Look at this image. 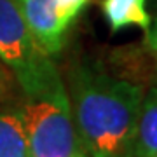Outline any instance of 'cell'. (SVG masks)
<instances>
[{
    "instance_id": "cell-1",
    "label": "cell",
    "mask_w": 157,
    "mask_h": 157,
    "mask_svg": "<svg viewBox=\"0 0 157 157\" xmlns=\"http://www.w3.org/2000/svg\"><path fill=\"white\" fill-rule=\"evenodd\" d=\"M70 110L87 157H135L145 89L93 65L68 73Z\"/></svg>"
},
{
    "instance_id": "cell-2",
    "label": "cell",
    "mask_w": 157,
    "mask_h": 157,
    "mask_svg": "<svg viewBox=\"0 0 157 157\" xmlns=\"http://www.w3.org/2000/svg\"><path fill=\"white\" fill-rule=\"evenodd\" d=\"M0 61L30 100L65 91L59 70L30 32L16 0H0Z\"/></svg>"
},
{
    "instance_id": "cell-3",
    "label": "cell",
    "mask_w": 157,
    "mask_h": 157,
    "mask_svg": "<svg viewBox=\"0 0 157 157\" xmlns=\"http://www.w3.org/2000/svg\"><path fill=\"white\" fill-rule=\"evenodd\" d=\"M32 157H87L72 119L67 89L23 105Z\"/></svg>"
},
{
    "instance_id": "cell-4",
    "label": "cell",
    "mask_w": 157,
    "mask_h": 157,
    "mask_svg": "<svg viewBox=\"0 0 157 157\" xmlns=\"http://www.w3.org/2000/svg\"><path fill=\"white\" fill-rule=\"evenodd\" d=\"M30 32L47 54L63 49L68 28L56 11V0H16Z\"/></svg>"
},
{
    "instance_id": "cell-5",
    "label": "cell",
    "mask_w": 157,
    "mask_h": 157,
    "mask_svg": "<svg viewBox=\"0 0 157 157\" xmlns=\"http://www.w3.org/2000/svg\"><path fill=\"white\" fill-rule=\"evenodd\" d=\"M117 61L113 70L119 77L128 78L136 84L157 86V19L145 30V37L140 44L115 52Z\"/></svg>"
},
{
    "instance_id": "cell-6",
    "label": "cell",
    "mask_w": 157,
    "mask_h": 157,
    "mask_svg": "<svg viewBox=\"0 0 157 157\" xmlns=\"http://www.w3.org/2000/svg\"><path fill=\"white\" fill-rule=\"evenodd\" d=\"M0 157H32L23 107L0 110Z\"/></svg>"
},
{
    "instance_id": "cell-7",
    "label": "cell",
    "mask_w": 157,
    "mask_h": 157,
    "mask_svg": "<svg viewBox=\"0 0 157 157\" xmlns=\"http://www.w3.org/2000/svg\"><path fill=\"white\" fill-rule=\"evenodd\" d=\"M101 12L113 33L129 26L147 30L152 23L147 0H103Z\"/></svg>"
},
{
    "instance_id": "cell-8",
    "label": "cell",
    "mask_w": 157,
    "mask_h": 157,
    "mask_svg": "<svg viewBox=\"0 0 157 157\" xmlns=\"http://www.w3.org/2000/svg\"><path fill=\"white\" fill-rule=\"evenodd\" d=\"M157 155V86H150L141 101L135 157Z\"/></svg>"
},
{
    "instance_id": "cell-9",
    "label": "cell",
    "mask_w": 157,
    "mask_h": 157,
    "mask_svg": "<svg viewBox=\"0 0 157 157\" xmlns=\"http://www.w3.org/2000/svg\"><path fill=\"white\" fill-rule=\"evenodd\" d=\"M87 4L89 0H56V11L61 23L67 28H70V25L77 19Z\"/></svg>"
},
{
    "instance_id": "cell-10",
    "label": "cell",
    "mask_w": 157,
    "mask_h": 157,
    "mask_svg": "<svg viewBox=\"0 0 157 157\" xmlns=\"http://www.w3.org/2000/svg\"><path fill=\"white\" fill-rule=\"evenodd\" d=\"M14 84H16V80L12 77V73L6 68L4 63L0 61V105L12 96Z\"/></svg>"
},
{
    "instance_id": "cell-11",
    "label": "cell",
    "mask_w": 157,
    "mask_h": 157,
    "mask_svg": "<svg viewBox=\"0 0 157 157\" xmlns=\"http://www.w3.org/2000/svg\"><path fill=\"white\" fill-rule=\"evenodd\" d=\"M155 157H157V155H155Z\"/></svg>"
}]
</instances>
